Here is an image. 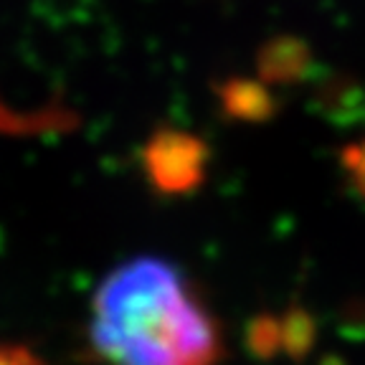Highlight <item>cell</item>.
I'll return each instance as SVG.
<instances>
[{"label": "cell", "mask_w": 365, "mask_h": 365, "mask_svg": "<svg viewBox=\"0 0 365 365\" xmlns=\"http://www.w3.org/2000/svg\"><path fill=\"white\" fill-rule=\"evenodd\" d=\"M86 342L104 365H218L223 335L180 267L137 257L107 274L91 297Z\"/></svg>", "instance_id": "obj_1"}, {"label": "cell", "mask_w": 365, "mask_h": 365, "mask_svg": "<svg viewBox=\"0 0 365 365\" xmlns=\"http://www.w3.org/2000/svg\"><path fill=\"white\" fill-rule=\"evenodd\" d=\"M0 365H48L43 358H38L36 353H31L23 345H8L0 342Z\"/></svg>", "instance_id": "obj_2"}]
</instances>
